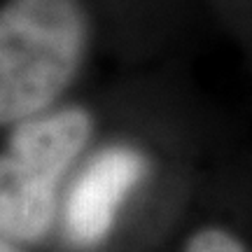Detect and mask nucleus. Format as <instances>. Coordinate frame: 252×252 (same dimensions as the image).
<instances>
[{
	"label": "nucleus",
	"mask_w": 252,
	"mask_h": 252,
	"mask_svg": "<svg viewBox=\"0 0 252 252\" xmlns=\"http://www.w3.org/2000/svg\"><path fill=\"white\" fill-rule=\"evenodd\" d=\"M87 37V14L77 0L0 5V126L47 112L75 80Z\"/></svg>",
	"instance_id": "obj_1"
},
{
	"label": "nucleus",
	"mask_w": 252,
	"mask_h": 252,
	"mask_svg": "<svg viewBox=\"0 0 252 252\" xmlns=\"http://www.w3.org/2000/svg\"><path fill=\"white\" fill-rule=\"evenodd\" d=\"M91 135L82 108L42 112L14 124L0 152V234L37 241L52 226L56 191Z\"/></svg>",
	"instance_id": "obj_2"
},
{
	"label": "nucleus",
	"mask_w": 252,
	"mask_h": 252,
	"mask_svg": "<svg viewBox=\"0 0 252 252\" xmlns=\"http://www.w3.org/2000/svg\"><path fill=\"white\" fill-rule=\"evenodd\" d=\"M145 175V159L133 147L100 150L77 175L65 201V229L77 245L103 241L119 208Z\"/></svg>",
	"instance_id": "obj_3"
},
{
	"label": "nucleus",
	"mask_w": 252,
	"mask_h": 252,
	"mask_svg": "<svg viewBox=\"0 0 252 252\" xmlns=\"http://www.w3.org/2000/svg\"><path fill=\"white\" fill-rule=\"evenodd\" d=\"M185 252H248L243 243L220 226H206L187 241Z\"/></svg>",
	"instance_id": "obj_4"
},
{
	"label": "nucleus",
	"mask_w": 252,
	"mask_h": 252,
	"mask_svg": "<svg viewBox=\"0 0 252 252\" xmlns=\"http://www.w3.org/2000/svg\"><path fill=\"white\" fill-rule=\"evenodd\" d=\"M0 252H19V248L12 243V238L0 234Z\"/></svg>",
	"instance_id": "obj_5"
}]
</instances>
